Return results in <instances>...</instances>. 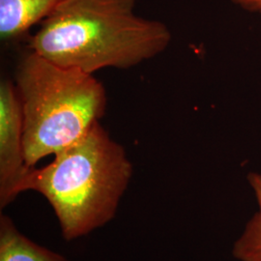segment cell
Returning a JSON list of instances; mask_svg holds the SVG:
<instances>
[{
  "label": "cell",
  "instance_id": "cell-1",
  "mask_svg": "<svg viewBox=\"0 0 261 261\" xmlns=\"http://www.w3.org/2000/svg\"><path fill=\"white\" fill-rule=\"evenodd\" d=\"M140 0H63L29 39V49L57 65L93 75L127 70L168 48L171 32L135 14Z\"/></svg>",
  "mask_w": 261,
  "mask_h": 261
},
{
  "label": "cell",
  "instance_id": "cell-2",
  "mask_svg": "<svg viewBox=\"0 0 261 261\" xmlns=\"http://www.w3.org/2000/svg\"><path fill=\"white\" fill-rule=\"evenodd\" d=\"M133 176L125 148L97 123L43 168H31L21 193L34 191L53 207L67 241L110 223Z\"/></svg>",
  "mask_w": 261,
  "mask_h": 261
},
{
  "label": "cell",
  "instance_id": "cell-3",
  "mask_svg": "<svg viewBox=\"0 0 261 261\" xmlns=\"http://www.w3.org/2000/svg\"><path fill=\"white\" fill-rule=\"evenodd\" d=\"M14 84L30 168L82 140L106 114L107 91L94 75L57 65L30 49L19 60Z\"/></svg>",
  "mask_w": 261,
  "mask_h": 261
},
{
  "label": "cell",
  "instance_id": "cell-4",
  "mask_svg": "<svg viewBox=\"0 0 261 261\" xmlns=\"http://www.w3.org/2000/svg\"><path fill=\"white\" fill-rule=\"evenodd\" d=\"M24 154L23 118L16 86L4 79L0 83V209L19 194L30 170Z\"/></svg>",
  "mask_w": 261,
  "mask_h": 261
},
{
  "label": "cell",
  "instance_id": "cell-5",
  "mask_svg": "<svg viewBox=\"0 0 261 261\" xmlns=\"http://www.w3.org/2000/svg\"><path fill=\"white\" fill-rule=\"evenodd\" d=\"M63 0H0V38L11 42L41 23Z\"/></svg>",
  "mask_w": 261,
  "mask_h": 261
},
{
  "label": "cell",
  "instance_id": "cell-6",
  "mask_svg": "<svg viewBox=\"0 0 261 261\" xmlns=\"http://www.w3.org/2000/svg\"><path fill=\"white\" fill-rule=\"evenodd\" d=\"M0 261H70L29 239L21 233L13 220L0 215Z\"/></svg>",
  "mask_w": 261,
  "mask_h": 261
},
{
  "label": "cell",
  "instance_id": "cell-7",
  "mask_svg": "<svg viewBox=\"0 0 261 261\" xmlns=\"http://www.w3.org/2000/svg\"><path fill=\"white\" fill-rule=\"evenodd\" d=\"M247 180L255 197L257 211L234 242L232 255L239 261H261V173L252 171Z\"/></svg>",
  "mask_w": 261,
  "mask_h": 261
},
{
  "label": "cell",
  "instance_id": "cell-8",
  "mask_svg": "<svg viewBox=\"0 0 261 261\" xmlns=\"http://www.w3.org/2000/svg\"><path fill=\"white\" fill-rule=\"evenodd\" d=\"M238 8L261 19V0H230Z\"/></svg>",
  "mask_w": 261,
  "mask_h": 261
}]
</instances>
